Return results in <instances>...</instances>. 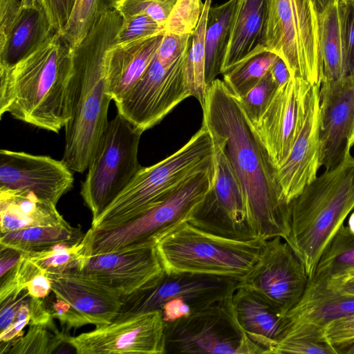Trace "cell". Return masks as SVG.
<instances>
[{
    "instance_id": "cell-1",
    "label": "cell",
    "mask_w": 354,
    "mask_h": 354,
    "mask_svg": "<svg viewBox=\"0 0 354 354\" xmlns=\"http://www.w3.org/2000/svg\"><path fill=\"white\" fill-rule=\"evenodd\" d=\"M203 125L223 143L241 183L248 223L257 237L279 236L290 232V203L276 179V170L254 135L234 94L223 80L208 86Z\"/></svg>"
},
{
    "instance_id": "cell-2",
    "label": "cell",
    "mask_w": 354,
    "mask_h": 354,
    "mask_svg": "<svg viewBox=\"0 0 354 354\" xmlns=\"http://www.w3.org/2000/svg\"><path fill=\"white\" fill-rule=\"evenodd\" d=\"M122 17L114 9L105 13L83 40L71 49L70 118L64 127L62 160L83 173L95 155L105 131L111 98L108 93L106 57L116 43Z\"/></svg>"
},
{
    "instance_id": "cell-3",
    "label": "cell",
    "mask_w": 354,
    "mask_h": 354,
    "mask_svg": "<svg viewBox=\"0 0 354 354\" xmlns=\"http://www.w3.org/2000/svg\"><path fill=\"white\" fill-rule=\"evenodd\" d=\"M71 48L55 32L19 62L0 64V117L58 133L70 118Z\"/></svg>"
},
{
    "instance_id": "cell-4",
    "label": "cell",
    "mask_w": 354,
    "mask_h": 354,
    "mask_svg": "<svg viewBox=\"0 0 354 354\" xmlns=\"http://www.w3.org/2000/svg\"><path fill=\"white\" fill-rule=\"evenodd\" d=\"M353 209L354 157L350 153L291 201L290 232L285 241L302 261L309 280L324 250Z\"/></svg>"
},
{
    "instance_id": "cell-5",
    "label": "cell",
    "mask_w": 354,
    "mask_h": 354,
    "mask_svg": "<svg viewBox=\"0 0 354 354\" xmlns=\"http://www.w3.org/2000/svg\"><path fill=\"white\" fill-rule=\"evenodd\" d=\"M214 170L211 134L201 129L179 149L139 169L127 186L91 223V229L119 226L159 204L194 176Z\"/></svg>"
},
{
    "instance_id": "cell-6",
    "label": "cell",
    "mask_w": 354,
    "mask_h": 354,
    "mask_svg": "<svg viewBox=\"0 0 354 354\" xmlns=\"http://www.w3.org/2000/svg\"><path fill=\"white\" fill-rule=\"evenodd\" d=\"M266 240H237L178 223L156 242L166 274L192 273L230 277L239 281L257 261Z\"/></svg>"
},
{
    "instance_id": "cell-7",
    "label": "cell",
    "mask_w": 354,
    "mask_h": 354,
    "mask_svg": "<svg viewBox=\"0 0 354 354\" xmlns=\"http://www.w3.org/2000/svg\"><path fill=\"white\" fill-rule=\"evenodd\" d=\"M319 32L313 0H266L261 53L277 55L290 77L320 86Z\"/></svg>"
},
{
    "instance_id": "cell-8",
    "label": "cell",
    "mask_w": 354,
    "mask_h": 354,
    "mask_svg": "<svg viewBox=\"0 0 354 354\" xmlns=\"http://www.w3.org/2000/svg\"><path fill=\"white\" fill-rule=\"evenodd\" d=\"M213 172L194 176L159 204L119 226L90 228L84 237L86 255L156 245L167 231L191 218L212 187Z\"/></svg>"
},
{
    "instance_id": "cell-9",
    "label": "cell",
    "mask_w": 354,
    "mask_h": 354,
    "mask_svg": "<svg viewBox=\"0 0 354 354\" xmlns=\"http://www.w3.org/2000/svg\"><path fill=\"white\" fill-rule=\"evenodd\" d=\"M142 133L119 113L109 121L81 185L80 194L91 212L92 221L141 168L138 153Z\"/></svg>"
},
{
    "instance_id": "cell-10",
    "label": "cell",
    "mask_w": 354,
    "mask_h": 354,
    "mask_svg": "<svg viewBox=\"0 0 354 354\" xmlns=\"http://www.w3.org/2000/svg\"><path fill=\"white\" fill-rule=\"evenodd\" d=\"M239 283L230 277L165 272L153 287L125 299L116 318L160 310L168 324L231 299Z\"/></svg>"
},
{
    "instance_id": "cell-11",
    "label": "cell",
    "mask_w": 354,
    "mask_h": 354,
    "mask_svg": "<svg viewBox=\"0 0 354 354\" xmlns=\"http://www.w3.org/2000/svg\"><path fill=\"white\" fill-rule=\"evenodd\" d=\"M232 299L165 324L166 353H264L240 326Z\"/></svg>"
},
{
    "instance_id": "cell-12",
    "label": "cell",
    "mask_w": 354,
    "mask_h": 354,
    "mask_svg": "<svg viewBox=\"0 0 354 354\" xmlns=\"http://www.w3.org/2000/svg\"><path fill=\"white\" fill-rule=\"evenodd\" d=\"M211 136L214 146L212 187L187 221L205 232L228 239L258 238L248 223L243 189L223 143Z\"/></svg>"
},
{
    "instance_id": "cell-13",
    "label": "cell",
    "mask_w": 354,
    "mask_h": 354,
    "mask_svg": "<svg viewBox=\"0 0 354 354\" xmlns=\"http://www.w3.org/2000/svg\"><path fill=\"white\" fill-rule=\"evenodd\" d=\"M189 48L170 65L163 64L155 55L136 86L115 103L118 113L143 133L160 123L178 104L191 97L185 77Z\"/></svg>"
},
{
    "instance_id": "cell-14",
    "label": "cell",
    "mask_w": 354,
    "mask_h": 354,
    "mask_svg": "<svg viewBox=\"0 0 354 354\" xmlns=\"http://www.w3.org/2000/svg\"><path fill=\"white\" fill-rule=\"evenodd\" d=\"M277 236L266 240L256 263L239 281L261 295L284 317L300 300L309 277L288 243Z\"/></svg>"
},
{
    "instance_id": "cell-15",
    "label": "cell",
    "mask_w": 354,
    "mask_h": 354,
    "mask_svg": "<svg viewBox=\"0 0 354 354\" xmlns=\"http://www.w3.org/2000/svg\"><path fill=\"white\" fill-rule=\"evenodd\" d=\"M78 354L166 353L165 323L160 310L115 318L89 332L68 336Z\"/></svg>"
},
{
    "instance_id": "cell-16",
    "label": "cell",
    "mask_w": 354,
    "mask_h": 354,
    "mask_svg": "<svg viewBox=\"0 0 354 354\" xmlns=\"http://www.w3.org/2000/svg\"><path fill=\"white\" fill-rule=\"evenodd\" d=\"M310 86L290 77L277 88L259 119L249 124L275 170L288 158L299 134Z\"/></svg>"
},
{
    "instance_id": "cell-17",
    "label": "cell",
    "mask_w": 354,
    "mask_h": 354,
    "mask_svg": "<svg viewBox=\"0 0 354 354\" xmlns=\"http://www.w3.org/2000/svg\"><path fill=\"white\" fill-rule=\"evenodd\" d=\"M76 271L124 300L153 287L165 274L155 245L88 255Z\"/></svg>"
},
{
    "instance_id": "cell-18",
    "label": "cell",
    "mask_w": 354,
    "mask_h": 354,
    "mask_svg": "<svg viewBox=\"0 0 354 354\" xmlns=\"http://www.w3.org/2000/svg\"><path fill=\"white\" fill-rule=\"evenodd\" d=\"M72 171L62 160L0 150V189L32 192L56 205L73 188Z\"/></svg>"
},
{
    "instance_id": "cell-19",
    "label": "cell",
    "mask_w": 354,
    "mask_h": 354,
    "mask_svg": "<svg viewBox=\"0 0 354 354\" xmlns=\"http://www.w3.org/2000/svg\"><path fill=\"white\" fill-rule=\"evenodd\" d=\"M354 127V74L322 82L319 88L320 165L326 170L350 153Z\"/></svg>"
},
{
    "instance_id": "cell-20",
    "label": "cell",
    "mask_w": 354,
    "mask_h": 354,
    "mask_svg": "<svg viewBox=\"0 0 354 354\" xmlns=\"http://www.w3.org/2000/svg\"><path fill=\"white\" fill-rule=\"evenodd\" d=\"M319 85L309 88L305 115L290 153L276 170V179L288 203L317 176L320 165Z\"/></svg>"
},
{
    "instance_id": "cell-21",
    "label": "cell",
    "mask_w": 354,
    "mask_h": 354,
    "mask_svg": "<svg viewBox=\"0 0 354 354\" xmlns=\"http://www.w3.org/2000/svg\"><path fill=\"white\" fill-rule=\"evenodd\" d=\"M353 314L354 296L307 285L299 302L284 316L285 331L280 340L301 338L326 342L325 326Z\"/></svg>"
},
{
    "instance_id": "cell-22",
    "label": "cell",
    "mask_w": 354,
    "mask_h": 354,
    "mask_svg": "<svg viewBox=\"0 0 354 354\" xmlns=\"http://www.w3.org/2000/svg\"><path fill=\"white\" fill-rule=\"evenodd\" d=\"M47 276L52 281L55 298L70 304L88 324L98 326L111 322L124 305L120 295L76 270Z\"/></svg>"
},
{
    "instance_id": "cell-23",
    "label": "cell",
    "mask_w": 354,
    "mask_h": 354,
    "mask_svg": "<svg viewBox=\"0 0 354 354\" xmlns=\"http://www.w3.org/2000/svg\"><path fill=\"white\" fill-rule=\"evenodd\" d=\"M162 35L113 45L106 53L108 93L117 103L136 86L153 59Z\"/></svg>"
},
{
    "instance_id": "cell-24",
    "label": "cell",
    "mask_w": 354,
    "mask_h": 354,
    "mask_svg": "<svg viewBox=\"0 0 354 354\" xmlns=\"http://www.w3.org/2000/svg\"><path fill=\"white\" fill-rule=\"evenodd\" d=\"M232 301L237 320L248 337L265 354H270L283 335L284 317L258 292L239 283Z\"/></svg>"
},
{
    "instance_id": "cell-25",
    "label": "cell",
    "mask_w": 354,
    "mask_h": 354,
    "mask_svg": "<svg viewBox=\"0 0 354 354\" xmlns=\"http://www.w3.org/2000/svg\"><path fill=\"white\" fill-rule=\"evenodd\" d=\"M266 0H236L221 74L261 53Z\"/></svg>"
},
{
    "instance_id": "cell-26",
    "label": "cell",
    "mask_w": 354,
    "mask_h": 354,
    "mask_svg": "<svg viewBox=\"0 0 354 354\" xmlns=\"http://www.w3.org/2000/svg\"><path fill=\"white\" fill-rule=\"evenodd\" d=\"M1 233L67 222L56 205L32 192L0 189Z\"/></svg>"
},
{
    "instance_id": "cell-27",
    "label": "cell",
    "mask_w": 354,
    "mask_h": 354,
    "mask_svg": "<svg viewBox=\"0 0 354 354\" xmlns=\"http://www.w3.org/2000/svg\"><path fill=\"white\" fill-rule=\"evenodd\" d=\"M54 32L44 9H24L8 37L5 48L0 51V64L9 65L27 56Z\"/></svg>"
},
{
    "instance_id": "cell-28",
    "label": "cell",
    "mask_w": 354,
    "mask_h": 354,
    "mask_svg": "<svg viewBox=\"0 0 354 354\" xmlns=\"http://www.w3.org/2000/svg\"><path fill=\"white\" fill-rule=\"evenodd\" d=\"M84 236L80 226L73 227L66 222L1 233L0 245L20 252H39L57 245L71 246L80 243Z\"/></svg>"
},
{
    "instance_id": "cell-29",
    "label": "cell",
    "mask_w": 354,
    "mask_h": 354,
    "mask_svg": "<svg viewBox=\"0 0 354 354\" xmlns=\"http://www.w3.org/2000/svg\"><path fill=\"white\" fill-rule=\"evenodd\" d=\"M319 84L347 75L339 24L337 1L319 14Z\"/></svg>"
},
{
    "instance_id": "cell-30",
    "label": "cell",
    "mask_w": 354,
    "mask_h": 354,
    "mask_svg": "<svg viewBox=\"0 0 354 354\" xmlns=\"http://www.w3.org/2000/svg\"><path fill=\"white\" fill-rule=\"evenodd\" d=\"M236 3V0H227L222 4L211 6L209 10L205 39L207 86L216 79L218 74H221Z\"/></svg>"
},
{
    "instance_id": "cell-31",
    "label": "cell",
    "mask_w": 354,
    "mask_h": 354,
    "mask_svg": "<svg viewBox=\"0 0 354 354\" xmlns=\"http://www.w3.org/2000/svg\"><path fill=\"white\" fill-rule=\"evenodd\" d=\"M354 268V233L342 225L324 250L307 285L321 284Z\"/></svg>"
},
{
    "instance_id": "cell-32",
    "label": "cell",
    "mask_w": 354,
    "mask_h": 354,
    "mask_svg": "<svg viewBox=\"0 0 354 354\" xmlns=\"http://www.w3.org/2000/svg\"><path fill=\"white\" fill-rule=\"evenodd\" d=\"M213 0H205L204 8L198 25L192 34V43L189 48L185 64V77L191 96L204 104L207 86L205 83V39L209 10Z\"/></svg>"
},
{
    "instance_id": "cell-33",
    "label": "cell",
    "mask_w": 354,
    "mask_h": 354,
    "mask_svg": "<svg viewBox=\"0 0 354 354\" xmlns=\"http://www.w3.org/2000/svg\"><path fill=\"white\" fill-rule=\"evenodd\" d=\"M116 0H76L69 19L60 33L72 49L77 46L102 17L113 9Z\"/></svg>"
},
{
    "instance_id": "cell-34",
    "label": "cell",
    "mask_w": 354,
    "mask_h": 354,
    "mask_svg": "<svg viewBox=\"0 0 354 354\" xmlns=\"http://www.w3.org/2000/svg\"><path fill=\"white\" fill-rule=\"evenodd\" d=\"M21 253L46 275L76 270L86 257L84 239L71 246L57 245L43 251Z\"/></svg>"
},
{
    "instance_id": "cell-35",
    "label": "cell",
    "mask_w": 354,
    "mask_h": 354,
    "mask_svg": "<svg viewBox=\"0 0 354 354\" xmlns=\"http://www.w3.org/2000/svg\"><path fill=\"white\" fill-rule=\"evenodd\" d=\"M277 57L270 52L252 57L223 73V81L236 97H241L269 72Z\"/></svg>"
},
{
    "instance_id": "cell-36",
    "label": "cell",
    "mask_w": 354,
    "mask_h": 354,
    "mask_svg": "<svg viewBox=\"0 0 354 354\" xmlns=\"http://www.w3.org/2000/svg\"><path fill=\"white\" fill-rule=\"evenodd\" d=\"M68 336L69 332L63 329L56 333L46 326L29 325L27 333L14 342L7 353H58L60 348L68 343Z\"/></svg>"
},
{
    "instance_id": "cell-37",
    "label": "cell",
    "mask_w": 354,
    "mask_h": 354,
    "mask_svg": "<svg viewBox=\"0 0 354 354\" xmlns=\"http://www.w3.org/2000/svg\"><path fill=\"white\" fill-rule=\"evenodd\" d=\"M277 87L268 72L244 95L236 97L234 95L249 124L259 119Z\"/></svg>"
},
{
    "instance_id": "cell-38",
    "label": "cell",
    "mask_w": 354,
    "mask_h": 354,
    "mask_svg": "<svg viewBox=\"0 0 354 354\" xmlns=\"http://www.w3.org/2000/svg\"><path fill=\"white\" fill-rule=\"evenodd\" d=\"M41 272L21 253L17 264L3 277H1L0 304L7 300H15L24 290L30 281Z\"/></svg>"
},
{
    "instance_id": "cell-39",
    "label": "cell",
    "mask_w": 354,
    "mask_h": 354,
    "mask_svg": "<svg viewBox=\"0 0 354 354\" xmlns=\"http://www.w3.org/2000/svg\"><path fill=\"white\" fill-rule=\"evenodd\" d=\"M204 8L202 0H177L165 26V31L192 35Z\"/></svg>"
},
{
    "instance_id": "cell-40",
    "label": "cell",
    "mask_w": 354,
    "mask_h": 354,
    "mask_svg": "<svg viewBox=\"0 0 354 354\" xmlns=\"http://www.w3.org/2000/svg\"><path fill=\"white\" fill-rule=\"evenodd\" d=\"M165 29L148 15L142 13L122 19L116 43L124 44L162 35Z\"/></svg>"
},
{
    "instance_id": "cell-41",
    "label": "cell",
    "mask_w": 354,
    "mask_h": 354,
    "mask_svg": "<svg viewBox=\"0 0 354 354\" xmlns=\"http://www.w3.org/2000/svg\"><path fill=\"white\" fill-rule=\"evenodd\" d=\"M347 75L354 74V0H337Z\"/></svg>"
},
{
    "instance_id": "cell-42",
    "label": "cell",
    "mask_w": 354,
    "mask_h": 354,
    "mask_svg": "<svg viewBox=\"0 0 354 354\" xmlns=\"http://www.w3.org/2000/svg\"><path fill=\"white\" fill-rule=\"evenodd\" d=\"M338 354L337 350L325 342L309 339H281L272 348L270 354Z\"/></svg>"
},
{
    "instance_id": "cell-43",
    "label": "cell",
    "mask_w": 354,
    "mask_h": 354,
    "mask_svg": "<svg viewBox=\"0 0 354 354\" xmlns=\"http://www.w3.org/2000/svg\"><path fill=\"white\" fill-rule=\"evenodd\" d=\"M192 43V35H180L165 31L156 56L165 65L175 62Z\"/></svg>"
},
{
    "instance_id": "cell-44",
    "label": "cell",
    "mask_w": 354,
    "mask_h": 354,
    "mask_svg": "<svg viewBox=\"0 0 354 354\" xmlns=\"http://www.w3.org/2000/svg\"><path fill=\"white\" fill-rule=\"evenodd\" d=\"M325 341L339 350L354 342V314L337 319L324 328Z\"/></svg>"
},
{
    "instance_id": "cell-45",
    "label": "cell",
    "mask_w": 354,
    "mask_h": 354,
    "mask_svg": "<svg viewBox=\"0 0 354 354\" xmlns=\"http://www.w3.org/2000/svg\"><path fill=\"white\" fill-rule=\"evenodd\" d=\"M23 10L21 0H0V51L5 48Z\"/></svg>"
},
{
    "instance_id": "cell-46",
    "label": "cell",
    "mask_w": 354,
    "mask_h": 354,
    "mask_svg": "<svg viewBox=\"0 0 354 354\" xmlns=\"http://www.w3.org/2000/svg\"><path fill=\"white\" fill-rule=\"evenodd\" d=\"M76 0H43V8L55 32L60 34L70 18Z\"/></svg>"
},
{
    "instance_id": "cell-47",
    "label": "cell",
    "mask_w": 354,
    "mask_h": 354,
    "mask_svg": "<svg viewBox=\"0 0 354 354\" xmlns=\"http://www.w3.org/2000/svg\"><path fill=\"white\" fill-rule=\"evenodd\" d=\"M49 308L53 317L59 321L62 329L67 332L72 328H77L88 324L82 315L63 299L56 298Z\"/></svg>"
},
{
    "instance_id": "cell-48",
    "label": "cell",
    "mask_w": 354,
    "mask_h": 354,
    "mask_svg": "<svg viewBox=\"0 0 354 354\" xmlns=\"http://www.w3.org/2000/svg\"><path fill=\"white\" fill-rule=\"evenodd\" d=\"M30 320L29 325H39L49 328L52 330L60 332L57 328L54 317L44 300L33 297H29Z\"/></svg>"
},
{
    "instance_id": "cell-49",
    "label": "cell",
    "mask_w": 354,
    "mask_h": 354,
    "mask_svg": "<svg viewBox=\"0 0 354 354\" xmlns=\"http://www.w3.org/2000/svg\"><path fill=\"white\" fill-rule=\"evenodd\" d=\"M315 286L326 288L340 295L354 296V268L334 276L325 282Z\"/></svg>"
},
{
    "instance_id": "cell-50",
    "label": "cell",
    "mask_w": 354,
    "mask_h": 354,
    "mask_svg": "<svg viewBox=\"0 0 354 354\" xmlns=\"http://www.w3.org/2000/svg\"><path fill=\"white\" fill-rule=\"evenodd\" d=\"M29 296L27 290H24L16 299L7 300L0 304V333L3 331L14 322L19 307L23 301Z\"/></svg>"
},
{
    "instance_id": "cell-51",
    "label": "cell",
    "mask_w": 354,
    "mask_h": 354,
    "mask_svg": "<svg viewBox=\"0 0 354 354\" xmlns=\"http://www.w3.org/2000/svg\"><path fill=\"white\" fill-rule=\"evenodd\" d=\"M177 0H151L145 14L165 29V26Z\"/></svg>"
},
{
    "instance_id": "cell-52",
    "label": "cell",
    "mask_w": 354,
    "mask_h": 354,
    "mask_svg": "<svg viewBox=\"0 0 354 354\" xmlns=\"http://www.w3.org/2000/svg\"><path fill=\"white\" fill-rule=\"evenodd\" d=\"M52 281L49 277L40 272L28 283L26 290L30 297L44 299L51 290Z\"/></svg>"
},
{
    "instance_id": "cell-53",
    "label": "cell",
    "mask_w": 354,
    "mask_h": 354,
    "mask_svg": "<svg viewBox=\"0 0 354 354\" xmlns=\"http://www.w3.org/2000/svg\"><path fill=\"white\" fill-rule=\"evenodd\" d=\"M21 252L9 248L1 247V277H3L19 262Z\"/></svg>"
},
{
    "instance_id": "cell-54",
    "label": "cell",
    "mask_w": 354,
    "mask_h": 354,
    "mask_svg": "<svg viewBox=\"0 0 354 354\" xmlns=\"http://www.w3.org/2000/svg\"><path fill=\"white\" fill-rule=\"evenodd\" d=\"M269 72L278 86L285 84L290 77L285 62L279 57H277Z\"/></svg>"
},
{
    "instance_id": "cell-55",
    "label": "cell",
    "mask_w": 354,
    "mask_h": 354,
    "mask_svg": "<svg viewBox=\"0 0 354 354\" xmlns=\"http://www.w3.org/2000/svg\"><path fill=\"white\" fill-rule=\"evenodd\" d=\"M23 9L41 10L43 8V0H21Z\"/></svg>"
},
{
    "instance_id": "cell-56",
    "label": "cell",
    "mask_w": 354,
    "mask_h": 354,
    "mask_svg": "<svg viewBox=\"0 0 354 354\" xmlns=\"http://www.w3.org/2000/svg\"><path fill=\"white\" fill-rule=\"evenodd\" d=\"M318 13L322 12L335 0H313Z\"/></svg>"
},
{
    "instance_id": "cell-57",
    "label": "cell",
    "mask_w": 354,
    "mask_h": 354,
    "mask_svg": "<svg viewBox=\"0 0 354 354\" xmlns=\"http://www.w3.org/2000/svg\"><path fill=\"white\" fill-rule=\"evenodd\" d=\"M339 354H354V342L340 348Z\"/></svg>"
},
{
    "instance_id": "cell-58",
    "label": "cell",
    "mask_w": 354,
    "mask_h": 354,
    "mask_svg": "<svg viewBox=\"0 0 354 354\" xmlns=\"http://www.w3.org/2000/svg\"><path fill=\"white\" fill-rule=\"evenodd\" d=\"M348 227L351 232L354 233V212L351 214L348 218Z\"/></svg>"
},
{
    "instance_id": "cell-59",
    "label": "cell",
    "mask_w": 354,
    "mask_h": 354,
    "mask_svg": "<svg viewBox=\"0 0 354 354\" xmlns=\"http://www.w3.org/2000/svg\"><path fill=\"white\" fill-rule=\"evenodd\" d=\"M353 145H354V127L349 140V148L351 149Z\"/></svg>"
}]
</instances>
